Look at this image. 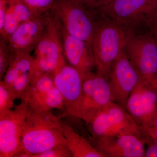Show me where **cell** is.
<instances>
[{
	"label": "cell",
	"mask_w": 157,
	"mask_h": 157,
	"mask_svg": "<svg viewBox=\"0 0 157 157\" xmlns=\"http://www.w3.org/2000/svg\"><path fill=\"white\" fill-rule=\"evenodd\" d=\"M93 11L112 21L126 36L151 34L157 24V0H110Z\"/></svg>",
	"instance_id": "cell-1"
},
{
	"label": "cell",
	"mask_w": 157,
	"mask_h": 157,
	"mask_svg": "<svg viewBox=\"0 0 157 157\" xmlns=\"http://www.w3.org/2000/svg\"><path fill=\"white\" fill-rule=\"evenodd\" d=\"M61 118L52 110L29 109L24 124L20 147L15 157H33L61 145H67L63 134Z\"/></svg>",
	"instance_id": "cell-2"
},
{
	"label": "cell",
	"mask_w": 157,
	"mask_h": 157,
	"mask_svg": "<svg viewBox=\"0 0 157 157\" xmlns=\"http://www.w3.org/2000/svg\"><path fill=\"white\" fill-rule=\"evenodd\" d=\"M94 12L97 26L91 47L95 62L96 74L108 80L113 65L124 51L126 36L111 21Z\"/></svg>",
	"instance_id": "cell-3"
},
{
	"label": "cell",
	"mask_w": 157,
	"mask_h": 157,
	"mask_svg": "<svg viewBox=\"0 0 157 157\" xmlns=\"http://www.w3.org/2000/svg\"><path fill=\"white\" fill-rule=\"evenodd\" d=\"M52 11L68 33L91 46L97 26L92 11L73 0H55Z\"/></svg>",
	"instance_id": "cell-4"
},
{
	"label": "cell",
	"mask_w": 157,
	"mask_h": 157,
	"mask_svg": "<svg viewBox=\"0 0 157 157\" xmlns=\"http://www.w3.org/2000/svg\"><path fill=\"white\" fill-rule=\"evenodd\" d=\"M34 71L37 76L53 74L66 65L58 21L51 17L43 36L35 48Z\"/></svg>",
	"instance_id": "cell-5"
},
{
	"label": "cell",
	"mask_w": 157,
	"mask_h": 157,
	"mask_svg": "<svg viewBox=\"0 0 157 157\" xmlns=\"http://www.w3.org/2000/svg\"><path fill=\"white\" fill-rule=\"evenodd\" d=\"M83 80L81 98L67 117L80 119L88 125L102 108L112 101V98L108 80L106 78L94 73Z\"/></svg>",
	"instance_id": "cell-6"
},
{
	"label": "cell",
	"mask_w": 157,
	"mask_h": 157,
	"mask_svg": "<svg viewBox=\"0 0 157 157\" xmlns=\"http://www.w3.org/2000/svg\"><path fill=\"white\" fill-rule=\"evenodd\" d=\"M87 125L93 138L141 133L139 127L126 109L113 101L102 108Z\"/></svg>",
	"instance_id": "cell-7"
},
{
	"label": "cell",
	"mask_w": 157,
	"mask_h": 157,
	"mask_svg": "<svg viewBox=\"0 0 157 157\" xmlns=\"http://www.w3.org/2000/svg\"><path fill=\"white\" fill-rule=\"evenodd\" d=\"M151 36H126L124 51L140 78L157 81V43Z\"/></svg>",
	"instance_id": "cell-8"
},
{
	"label": "cell",
	"mask_w": 157,
	"mask_h": 157,
	"mask_svg": "<svg viewBox=\"0 0 157 157\" xmlns=\"http://www.w3.org/2000/svg\"><path fill=\"white\" fill-rule=\"evenodd\" d=\"M29 107L22 100L11 110L0 114V157H14L20 147Z\"/></svg>",
	"instance_id": "cell-9"
},
{
	"label": "cell",
	"mask_w": 157,
	"mask_h": 157,
	"mask_svg": "<svg viewBox=\"0 0 157 157\" xmlns=\"http://www.w3.org/2000/svg\"><path fill=\"white\" fill-rule=\"evenodd\" d=\"M125 109L139 129L157 114V81L140 78L130 94Z\"/></svg>",
	"instance_id": "cell-10"
},
{
	"label": "cell",
	"mask_w": 157,
	"mask_h": 157,
	"mask_svg": "<svg viewBox=\"0 0 157 157\" xmlns=\"http://www.w3.org/2000/svg\"><path fill=\"white\" fill-rule=\"evenodd\" d=\"M140 78L124 51L113 65L109 74L112 101L125 109L129 96Z\"/></svg>",
	"instance_id": "cell-11"
},
{
	"label": "cell",
	"mask_w": 157,
	"mask_h": 157,
	"mask_svg": "<svg viewBox=\"0 0 157 157\" xmlns=\"http://www.w3.org/2000/svg\"><path fill=\"white\" fill-rule=\"evenodd\" d=\"M92 140L105 157H144L146 142L141 133L92 137Z\"/></svg>",
	"instance_id": "cell-12"
},
{
	"label": "cell",
	"mask_w": 157,
	"mask_h": 157,
	"mask_svg": "<svg viewBox=\"0 0 157 157\" xmlns=\"http://www.w3.org/2000/svg\"><path fill=\"white\" fill-rule=\"evenodd\" d=\"M58 21L65 58L69 62V65L80 73L83 80L93 74V70L96 68L91 46L68 33Z\"/></svg>",
	"instance_id": "cell-13"
},
{
	"label": "cell",
	"mask_w": 157,
	"mask_h": 157,
	"mask_svg": "<svg viewBox=\"0 0 157 157\" xmlns=\"http://www.w3.org/2000/svg\"><path fill=\"white\" fill-rule=\"evenodd\" d=\"M50 18L46 14L21 23L6 41L12 52L30 53L35 49Z\"/></svg>",
	"instance_id": "cell-14"
},
{
	"label": "cell",
	"mask_w": 157,
	"mask_h": 157,
	"mask_svg": "<svg viewBox=\"0 0 157 157\" xmlns=\"http://www.w3.org/2000/svg\"><path fill=\"white\" fill-rule=\"evenodd\" d=\"M55 86L61 94L65 107L60 117H66L78 104L82 96L83 80L76 69L66 64L52 74Z\"/></svg>",
	"instance_id": "cell-15"
},
{
	"label": "cell",
	"mask_w": 157,
	"mask_h": 157,
	"mask_svg": "<svg viewBox=\"0 0 157 157\" xmlns=\"http://www.w3.org/2000/svg\"><path fill=\"white\" fill-rule=\"evenodd\" d=\"M63 134L67 141V146L73 157H105L92 143L83 136L78 135L67 124L61 121Z\"/></svg>",
	"instance_id": "cell-16"
},
{
	"label": "cell",
	"mask_w": 157,
	"mask_h": 157,
	"mask_svg": "<svg viewBox=\"0 0 157 157\" xmlns=\"http://www.w3.org/2000/svg\"><path fill=\"white\" fill-rule=\"evenodd\" d=\"M34 67L35 59L30 53H13L9 67L2 80L9 88L18 77L33 70Z\"/></svg>",
	"instance_id": "cell-17"
},
{
	"label": "cell",
	"mask_w": 157,
	"mask_h": 157,
	"mask_svg": "<svg viewBox=\"0 0 157 157\" xmlns=\"http://www.w3.org/2000/svg\"><path fill=\"white\" fill-rule=\"evenodd\" d=\"M35 76L33 69L20 76L9 88L14 98L21 101L25 99L27 93Z\"/></svg>",
	"instance_id": "cell-18"
},
{
	"label": "cell",
	"mask_w": 157,
	"mask_h": 157,
	"mask_svg": "<svg viewBox=\"0 0 157 157\" xmlns=\"http://www.w3.org/2000/svg\"><path fill=\"white\" fill-rule=\"evenodd\" d=\"M35 17L48 14L52 11L55 0H21Z\"/></svg>",
	"instance_id": "cell-19"
},
{
	"label": "cell",
	"mask_w": 157,
	"mask_h": 157,
	"mask_svg": "<svg viewBox=\"0 0 157 157\" xmlns=\"http://www.w3.org/2000/svg\"><path fill=\"white\" fill-rule=\"evenodd\" d=\"M16 100L10 90L0 81V114L13 109Z\"/></svg>",
	"instance_id": "cell-20"
},
{
	"label": "cell",
	"mask_w": 157,
	"mask_h": 157,
	"mask_svg": "<svg viewBox=\"0 0 157 157\" xmlns=\"http://www.w3.org/2000/svg\"><path fill=\"white\" fill-rule=\"evenodd\" d=\"M13 52L7 41L1 39L0 44V79L2 80L10 64Z\"/></svg>",
	"instance_id": "cell-21"
},
{
	"label": "cell",
	"mask_w": 157,
	"mask_h": 157,
	"mask_svg": "<svg viewBox=\"0 0 157 157\" xmlns=\"http://www.w3.org/2000/svg\"><path fill=\"white\" fill-rule=\"evenodd\" d=\"M20 22L22 23L35 17L21 0H8Z\"/></svg>",
	"instance_id": "cell-22"
},
{
	"label": "cell",
	"mask_w": 157,
	"mask_h": 157,
	"mask_svg": "<svg viewBox=\"0 0 157 157\" xmlns=\"http://www.w3.org/2000/svg\"><path fill=\"white\" fill-rule=\"evenodd\" d=\"M33 157H73V155L67 145H61L34 155Z\"/></svg>",
	"instance_id": "cell-23"
},
{
	"label": "cell",
	"mask_w": 157,
	"mask_h": 157,
	"mask_svg": "<svg viewBox=\"0 0 157 157\" xmlns=\"http://www.w3.org/2000/svg\"><path fill=\"white\" fill-rule=\"evenodd\" d=\"M140 130L144 140L157 141V114Z\"/></svg>",
	"instance_id": "cell-24"
},
{
	"label": "cell",
	"mask_w": 157,
	"mask_h": 157,
	"mask_svg": "<svg viewBox=\"0 0 157 157\" xmlns=\"http://www.w3.org/2000/svg\"><path fill=\"white\" fill-rule=\"evenodd\" d=\"M90 10H94L107 4L110 0H73Z\"/></svg>",
	"instance_id": "cell-25"
},
{
	"label": "cell",
	"mask_w": 157,
	"mask_h": 157,
	"mask_svg": "<svg viewBox=\"0 0 157 157\" xmlns=\"http://www.w3.org/2000/svg\"><path fill=\"white\" fill-rule=\"evenodd\" d=\"M146 145L144 157H157V141L146 139L145 140Z\"/></svg>",
	"instance_id": "cell-26"
},
{
	"label": "cell",
	"mask_w": 157,
	"mask_h": 157,
	"mask_svg": "<svg viewBox=\"0 0 157 157\" xmlns=\"http://www.w3.org/2000/svg\"><path fill=\"white\" fill-rule=\"evenodd\" d=\"M8 5V0H0V30L4 26Z\"/></svg>",
	"instance_id": "cell-27"
}]
</instances>
